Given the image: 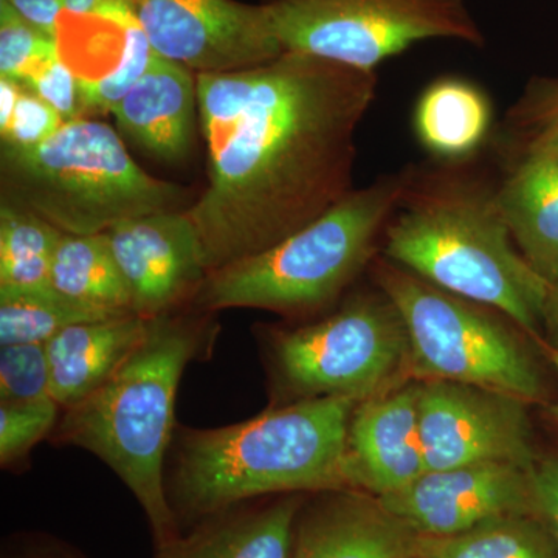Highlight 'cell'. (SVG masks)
Returning <instances> with one entry per match:
<instances>
[{
	"mask_svg": "<svg viewBox=\"0 0 558 558\" xmlns=\"http://www.w3.org/2000/svg\"><path fill=\"white\" fill-rule=\"evenodd\" d=\"M385 229V256L432 284L492 307L542 341L550 284L510 236L497 189L416 172Z\"/></svg>",
	"mask_w": 558,
	"mask_h": 558,
	"instance_id": "obj_4",
	"label": "cell"
},
{
	"mask_svg": "<svg viewBox=\"0 0 558 558\" xmlns=\"http://www.w3.org/2000/svg\"><path fill=\"white\" fill-rule=\"evenodd\" d=\"M106 234L134 314L157 317L193 303L208 270L199 234L186 211L128 219Z\"/></svg>",
	"mask_w": 558,
	"mask_h": 558,
	"instance_id": "obj_13",
	"label": "cell"
},
{
	"mask_svg": "<svg viewBox=\"0 0 558 558\" xmlns=\"http://www.w3.org/2000/svg\"><path fill=\"white\" fill-rule=\"evenodd\" d=\"M60 53L57 36L40 31L0 0V78L25 83Z\"/></svg>",
	"mask_w": 558,
	"mask_h": 558,
	"instance_id": "obj_25",
	"label": "cell"
},
{
	"mask_svg": "<svg viewBox=\"0 0 558 558\" xmlns=\"http://www.w3.org/2000/svg\"><path fill=\"white\" fill-rule=\"evenodd\" d=\"M126 314L98 310L54 288L0 292V347L47 343L61 330L81 323Z\"/></svg>",
	"mask_w": 558,
	"mask_h": 558,
	"instance_id": "obj_24",
	"label": "cell"
},
{
	"mask_svg": "<svg viewBox=\"0 0 558 558\" xmlns=\"http://www.w3.org/2000/svg\"><path fill=\"white\" fill-rule=\"evenodd\" d=\"M545 347V344H543ZM546 354H548V357L550 360V363H553V368L556 371V377H557V398L554 399L553 403H549L546 409H543L546 411V417H548V421L550 422V425H553L554 429L558 433V351H554V349H549L545 347Z\"/></svg>",
	"mask_w": 558,
	"mask_h": 558,
	"instance_id": "obj_39",
	"label": "cell"
},
{
	"mask_svg": "<svg viewBox=\"0 0 558 558\" xmlns=\"http://www.w3.org/2000/svg\"><path fill=\"white\" fill-rule=\"evenodd\" d=\"M510 236L532 269L558 284V161L523 156L497 189Z\"/></svg>",
	"mask_w": 558,
	"mask_h": 558,
	"instance_id": "obj_19",
	"label": "cell"
},
{
	"mask_svg": "<svg viewBox=\"0 0 558 558\" xmlns=\"http://www.w3.org/2000/svg\"><path fill=\"white\" fill-rule=\"evenodd\" d=\"M542 343L558 351V284L550 286L545 312H543Z\"/></svg>",
	"mask_w": 558,
	"mask_h": 558,
	"instance_id": "obj_36",
	"label": "cell"
},
{
	"mask_svg": "<svg viewBox=\"0 0 558 558\" xmlns=\"http://www.w3.org/2000/svg\"><path fill=\"white\" fill-rule=\"evenodd\" d=\"M154 57L156 53L146 39L145 33L130 14L124 20L123 53H121L119 65L100 78H80L84 112H110L113 106L142 78Z\"/></svg>",
	"mask_w": 558,
	"mask_h": 558,
	"instance_id": "obj_27",
	"label": "cell"
},
{
	"mask_svg": "<svg viewBox=\"0 0 558 558\" xmlns=\"http://www.w3.org/2000/svg\"><path fill=\"white\" fill-rule=\"evenodd\" d=\"M531 407L495 389L449 380L418 381L427 472L488 462L531 470L542 454Z\"/></svg>",
	"mask_w": 558,
	"mask_h": 558,
	"instance_id": "obj_10",
	"label": "cell"
},
{
	"mask_svg": "<svg viewBox=\"0 0 558 558\" xmlns=\"http://www.w3.org/2000/svg\"><path fill=\"white\" fill-rule=\"evenodd\" d=\"M196 201L179 183L138 167L102 121H64L33 148L0 149V202L27 209L65 234L105 233L117 223Z\"/></svg>",
	"mask_w": 558,
	"mask_h": 558,
	"instance_id": "obj_5",
	"label": "cell"
},
{
	"mask_svg": "<svg viewBox=\"0 0 558 558\" xmlns=\"http://www.w3.org/2000/svg\"><path fill=\"white\" fill-rule=\"evenodd\" d=\"M215 315L189 304L150 317L130 357L94 395L62 410L51 435L58 444L95 454L123 481L149 521L157 556L182 537L168 498L165 462L183 371L215 347Z\"/></svg>",
	"mask_w": 558,
	"mask_h": 558,
	"instance_id": "obj_2",
	"label": "cell"
},
{
	"mask_svg": "<svg viewBox=\"0 0 558 558\" xmlns=\"http://www.w3.org/2000/svg\"><path fill=\"white\" fill-rule=\"evenodd\" d=\"M9 558H84L81 554L75 553L68 548L65 545H61L58 542H39L28 543V545L21 546L13 554H10Z\"/></svg>",
	"mask_w": 558,
	"mask_h": 558,
	"instance_id": "obj_35",
	"label": "cell"
},
{
	"mask_svg": "<svg viewBox=\"0 0 558 558\" xmlns=\"http://www.w3.org/2000/svg\"><path fill=\"white\" fill-rule=\"evenodd\" d=\"M121 134L163 163L189 159L196 145L197 73L159 54L112 110Z\"/></svg>",
	"mask_w": 558,
	"mask_h": 558,
	"instance_id": "obj_16",
	"label": "cell"
},
{
	"mask_svg": "<svg viewBox=\"0 0 558 558\" xmlns=\"http://www.w3.org/2000/svg\"><path fill=\"white\" fill-rule=\"evenodd\" d=\"M421 537L373 495L323 492L301 508L290 558H414Z\"/></svg>",
	"mask_w": 558,
	"mask_h": 558,
	"instance_id": "obj_15",
	"label": "cell"
},
{
	"mask_svg": "<svg viewBox=\"0 0 558 558\" xmlns=\"http://www.w3.org/2000/svg\"><path fill=\"white\" fill-rule=\"evenodd\" d=\"M64 119L51 106L47 105L25 84L21 83L16 108L5 126L0 128L2 146L7 148H33L50 137Z\"/></svg>",
	"mask_w": 558,
	"mask_h": 558,
	"instance_id": "obj_29",
	"label": "cell"
},
{
	"mask_svg": "<svg viewBox=\"0 0 558 558\" xmlns=\"http://www.w3.org/2000/svg\"><path fill=\"white\" fill-rule=\"evenodd\" d=\"M531 472L501 462L433 470L377 499L418 537H453L499 517L537 513Z\"/></svg>",
	"mask_w": 558,
	"mask_h": 558,
	"instance_id": "obj_12",
	"label": "cell"
},
{
	"mask_svg": "<svg viewBox=\"0 0 558 558\" xmlns=\"http://www.w3.org/2000/svg\"><path fill=\"white\" fill-rule=\"evenodd\" d=\"M22 84L57 110L64 121L86 117L78 75L61 53L36 70L31 78Z\"/></svg>",
	"mask_w": 558,
	"mask_h": 558,
	"instance_id": "obj_31",
	"label": "cell"
},
{
	"mask_svg": "<svg viewBox=\"0 0 558 558\" xmlns=\"http://www.w3.org/2000/svg\"><path fill=\"white\" fill-rule=\"evenodd\" d=\"M414 558H425V557H422V556H421V554H418V556H417V557H414Z\"/></svg>",
	"mask_w": 558,
	"mask_h": 558,
	"instance_id": "obj_40",
	"label": "cell"
},
{
	"mask_svg": "<svg viewBox=\"0 0 558 558\" xmlns=\"http://www.w3.org/2000/svg\"><path fill=\"white\" fill-rule=\"evenodd\" d=\"M521 154L523 156L535 154V156H545L558 161V128L527 140L526 143H523Z\"/></svg>",
	"mask_w": 558,
	"mask_h": 558,
	"instance_id": "obj_37",
	"label": "cell"
},
{
	"mask_svg": "<svg viewBox=\"0 0 558 558\" xmlns=\"http://www.w3.org/2000/svg\"><path fill=\"white\" fill-rule=\"evenodd\" d=\"M376 87L374 72L293 51L197 73L208 183L186 215L208 274L274 247L354 190L355 134Z\"/></svg>",
	"mask_w": 558,
	"mask_h": 558,
	"instance_id": "obj_1",
	"label": "cell"
},
{
	"mask_svg": "<svg viewBox=\"0 0 558 558\" xmlns=\"http://www.w3.org/2000/svg\"><path fill=\"white\" fill-rule=\"evenodd\" d=\"M509 126L521 142L558 128V78H539L529 84L517 105L510 109Z\"/></svg>",
	"mask_w": 558,
	"mask_h": 558,
	"instance_id": "obj_30",
	"label": "cell"
},
{
	"mask_svg": "<svg viewBox=\"0 0 558 558\" xmlns=\"http://www.w3.org/2000/svg\"><path fill=\"white\" fill-rule=\"evenodd\" d=\"M301 494L281 495L258 508H230L207 517L157 558H290Z\"/></svg>",
	"mask_w": 558,
	"mask_h": 558,
	"instance_id": "obj_18",
	"label": "cell"
},
{
	"mask_svg": "<svg viewBox=\"0 0 558 558\" xmlns=\"http://www.w3.org/2000/svg\"><path fill=\"white\" fill-rule=\"evenodd\" d=\"M531 473L537 513L558 539V451L539 454Z\"/></svg>",
	"mask_w": 558,
	"mask_h": 558,
	"instance_id": "obj_32",
	"label": "cell"
},
{
	"mask_svg": "<svg viewBox=\"0 0 558 558\" xmlns=\"http://www.w3.org/2000/svg\"><path fill=\"white\" fill-rule=\"evenodd\" d=\"M357 403L296 400L227 427L178 429L167 480L175 517L207 519L271 495L352 490L348 429Z\"/></svg>",
	"mask_w": 558,
	"mask_h": 558,
	"instance_id": "obj_3",
	"label": "cell"
},
{
	"mask_svg": "<svg viewBox=\"0 0 558 558\" xmlns=\"http://www.w3.org/2000/svg\"><path fill=\"white\" fill-rule=\"evenodd\" d=\"M21 83L9 78H0V128L9 123L20 97Z\"/></svg>",
	"mask_w": 558,
	"mask_h": 558,
	"instance_id": "obj_38",
	"label": "cell"
},
{
	"mask_svg": "<svg viewBox=\"0 0 558 558\" xmlns=\"http://www.w3.org/2000/svg\"><path fill=\"white\" fill-rule=\"evenodd\" d=\"M413 178L405 170L352 190L274 247L208 274L191 304L216 314L247 307L288 317L325 310L368 266Z\"/></svg>",
	"mask_w": 558,
	"mask_h": 558,
	"instance_id": "obj_6",
	"label": "cell"
},
{
	"mask_svg": "<svg viewBox=\"0 0 558 558\" xmlns=\"http://www.w3.org/2000/svg\"><path fill=\"white\" fill-rule=\"evenodd\" d=\"M50 282L51 288L81 303L113 314H134L106 231L86 236L64 234L54 252Z\"/></svg>",
	"mask_w": 558,
	"mask_h": 558,
	"instance_id": "obj_21",
	"label": "cell"
},
{
	"mask_svg": "<svg viewBox=\"0 0 558 558\" xmlns=\"http://www.w3.org/2000/svg\"><path fill=\"white\" fill-rule=\"evenodd\" d=\"M62 409L53 398L0 402V464L20 465L36 444L53 435Z\"/></svg>",
	"mask_w": 558,
	"mask_h": 558,
	"instance_id": "obj_26",
	"label": "cell"
},
{
	"mask_svg": "<svg viewBox=\"0 0 558 558\" xmlns=\"http://www.w3.org/2000/svg\"><path fill=\"white\" fill-rule=\"evenodd\" d=\"M348 472L352 490L376 498L410 486L427 472L417 380L355 405L348 429Z\"/></svg>",
	"mask_w": 558,
	"mask_h": 558,
	"instance_id": "obj_14",
	"label": "cell"
},
{
	"mask_svg": "<svg viewBox=\"0 0 558 558\" xmlns=\"http://www.w3.org/2000/svg\"><path fill=\"white\" fill-rule=\"evenodd\" d=\"M49 396L50 365L46 343L0 348V402H22Z\"/></svg>",
	"mask_w": 558,
	"mask_h": 558,
	"instance_id": "obj_28",
	"label": "cell"
},
{
	"mask_svg": "<svg viewBox=\"0 0 558 558\" xmlns=\"http://www.w3.org/2000/svg\"><path fill=\"white\" fill-rule=\"evenodd\" d=\"M425 558H558V539L538 513L486 521L446 538H421Z\"/></svg>",
	"mask_w": 558,
	"mask_h": 558,
	"instance_id": "obj_22",
	"label": "cell"
},
{
	"mask_svg": "<svg viewBox=\"0 0 558 558\" xmlns=\"http://www.w3.org/2000/svg\"><path fill=\"white\" fill-rule=\"evenodd\" d=\"M284 51L374 72L421 40L483 46L465 0H260Z\"/></svg>",
	"mask_w": 558,
	"mask_h": 558,
	"instance_id": "obj_9",
	"label": "cell"
},
{
	"mask_svg": "<svg viewBox=\"0 0 558 558\" xmlns=\"http://www.w3.org/2000/svg\"><path fill=\"white\" fill-rule=\"evenodd\" d=\"M416 132L425 148L459 157L478 148L490 124L487 98L472 84L444 78L425 90L416 108Z\"/></svg>",
	"mask_w": 558,
	"mask_h": 558,
	"instance_id": "obj_20",
	"label": "cell"
},
{
	"mask_svg": "<svg viewBox=\"0 0 558 558\" xmlns=\"http://www.w3.org/2000/svg\"><path fill=\"white\" fill-rule=\"evenodd\" d=\"M149 318L137 314L81 323L46 343L50 396L62 410L94 395L145 337Z\"/></svg>",
	"mask_w": 558,
	"mask_h": 558,
	"instance_id": "obj_17",
	"label": "cell"
},
{
	"mask_svg": "<svg viewBox=\"0 0 558 558\" xmlns=\"http://www.w3.org/2000/svg\"><path fill=\"white\" fill-rule=\"evenodd\" d=\"M374 278L405 319L411 379L495 389L543 409L557 398L556 371L542 341L501 312L389 259L377 260Z\"/></svg>",
	"mask_w": 558,
	"mask_h": 558,
	"instance_id": "obj_7",
	"label": "cell"
},
{
	"mask_svg": "<svg viewBox=\"0 0 558 558\" xmlns=\"http://www.w3.org/2000/svg\"><path fill=\"white\" fill-rule=\"evenodd\" d=\"M154 53L194 73L255 68L284 53L263 5L236 0H120Z\"/></svg>",
	"mask_w": 558,
	"mask_h": 558,
	"instance_id": "obj_11",
	"label": "cell"
},
{
	"mask_svg": "<svg viewBox=\"0 0 558 558\" xmlns=\"http://www.w3.org/2000/svg\"><path fill=\"white\" fill-rule=\"evenodd\" d=\"M61 230L27 209L0 202V292L50 288Z\"/></svg>",
	"mask_w": 558,
	"mask_h": 558,
	"instance_id": "obj_23",
	"label": "cell"
},
{
	"mask_svg": "<svg viewBox=\"0 0 558 558\" xmlns=\"http://www.w3.org/2000/svg\"><path fill=\"white\" fill-rule=\"evenodd\" d=\"M3 2L9 3L11 9L20 13L25 21L58 38L60 20L64 14V0H3Z\"/></svg>",
	"mask_w": 558,
	"mask_h": 558,
	"instance_id": "obj_33",
	"label": "cell"
},
{
	"mask_svg": "<svg viewBox=\"0 0 558 558\" xmlns=\"http://www.w3.org/2000/svg\"><path fill=\"white\" fill-rule=\"evenodd\" d=\"M123 9L124 5L120 0H64V14H72V16L110 17Z\"/></svg>",
	"mask_w": 558,
	"mask_h": 558,
	"instance_id": "obj_34",
	"label": "cell"
},
{
	"mask_svg": "<svg viewBox=\"0 0 558 558\" xmlns=\"http://www.w3.org/2000/svg\"><path fill=\"white\" fill-rule=\"evenodd\" d=\"M267 347L277 405L319 398L363 402L413 380L405 319L381 290L351 296L312 325L275 330Z\"/></svg>",
	"mask_w": 558,
	"mask_h": 558,
	"instance_id": "obj_8",
	"label": "cell"
}]
</instances>
